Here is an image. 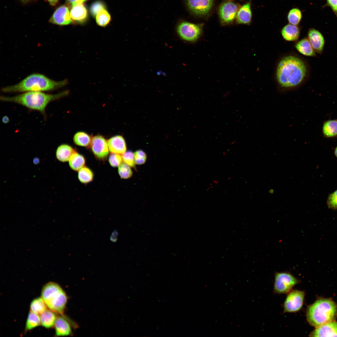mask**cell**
Masks as SVG:
<instances>
[{"label": "cell", "instance_id": "6da1fadb", "mask_svg": "<svg viewBox=\"0 0 337 337\" xmlns=\"http://www.w3.org/2000/svg\"><path fill=\"white\" fill-rule=\"evenodd\" d=\"M307 74V67L303 61L298 57L290 56L283 58L279 62L276 77L281 87L291 88L300 85Z\"/></svg>", "mask_w": 337, "mask_h": 337}, {"label": "cell", "instance_id": "7a4b0ae2", "mask_svg": "<svg viewBox=\"0 0 337 337\" xmlns=\"http://www.w3.org/2000/svg\"><path fill=\"white\" fill-rule=\"evenodd\" d=\"M67 82V80L55 81L42 74L33 73L16 84L2 88V91L5 93L49 91L63 87Z\"/></svg>", "mask_w": 337, "mask_h": 337}, {"label": "cell", "instance_id": "3957f363", "mask_svg": "<svg viewBox=\"0 0 337 337\" xmlns=\"http://www.w3.org/2000/svg\"><path fill=\"white\" fill-rule=\"evenodd\" d=\"M68 92L66 90L51 94L41 91H28L12 97L1 96L0 99L2 101L18 104L45 114L46 108L50 102L65 96Z\"/></svg>", "mask_w": 337, "mask_h": 337}, {"label": "cell", "instance_id": "277c9868", "mask_svg": "<svg viewBox=\"0 0 337 337\" xmlns=\"http://www.w3.org/2000/svg\"><path fill=\"white\" fill-rule=\"evenodd\" d=\"M337 316V305L330 299L317 300L308 307L307 320L311 325L317 327L335 320Z\"/></svg>", "mask_w": 337, "mask_h": 337}, {"label": "cell", "instance_id": "5b68a950", "mask_svg": "<svg viewBox=\"0 0 337 337\" xmlns=\"http://www.w3.org/2000/svg\"><path fill=\"white\" fill-rule=\"evenodd\" d=\"M47 307L54 312L62 314L67 301V296L56 283L50 282L43 287L41 294Z\"/></svg>", "mask_w": 337, "mask_h": 337}, {"label": "cell", "instance_id": "8992f818", "mask_svg": "<svg viewBox=\"0 0 337 337\" xmlns=\"http://www.w3.org/2000/svg\"><path fill=\"white\" fill-rule=\"evenodd\" d=\"M299 282V281L290 272H276L274 290L278 294L289 293Z\"/></svg>", "mask_w": 337, "mask_h": 337}, {"label": "cell", "instance_id": "52a82bcc", "mask_svg": "<svg viewBox=\"0 0 337 337\" xmlns=\"http://www.w3.org/2000/svg\"><path fill=\"white\" fill-rule=\"evenodd\" d=\"M178 33L183 40L194 42L199 38L202 32V25L187 22H182L178 26Z\"/></svg>", "mask_w": 337, "mask_h": 337}, {"label": "cell", "instance_id": "ba28073f", "mask_svg": "<svg viewBox=\"0 0 337 337\" xmlns=\"http://www.w3.org/2000/svg\"><path fill=\"white\" fill-rule=\"evenodd\" d=\"M305 297L301 291H291L287 295L283 304L284 312L294 313L299 311L302 307Z\"/></svg>", "mask_w": 337, "mask_h": 337}, {"label": "cell", "instance_id": "9c48e42d", "mask_svg": "<svg viewBox=\"0 0 337 337\" xmlns=\"http://www.w3.org/2000/svg\"><path fill=\"white\" fill-rule=\"evenodd\" d=\"M239 8L237 4L230 1H226L222 3L219 10L222 22L227 24L232 22L236 18Z\"/></svg>", "mask_w": 337, "mask_h": 337}, {"label": "cell", "instance_id": "30bf717a", "mask_svg": "<svg viewBox=\"0 0 337 337\" xmlns=\"http://www.w3.org/2000/svg\"><path fill=\"white\" fill-rule=\"evenodd\" d=\"M214 0H187L189 10L195 15H205L211 10Z\"/></svg>", "mask_w": 337, "mask_h": 337}, {"label": "cell", "instance_id": "8fae6325", "mask_svg": "<svg viewBox=\"0 0 337 337\" xmlns=\"http://www.w3.org/2000/svg\"><path fill=\"white\" fill-rule=\"evenodd\" d=\"M90 144L93 153L98 158L104 159L108 155L109 150L108 142L102 136L97 135L94 137Z\"/></svg>", "mask_w": 337, "mask_h": 337}, {"label": "cell", "instance_id": "7c38bea8", "mask_svg": "<svg viewBox=\"0 0 337 337\" xmlns=\"http://www.w3.org/2000/svg\"><path fill=\"white\" fill-rule=\"evenodd\" d=\"M56 335L57 336L70 335H72V328L77 327L76 324L71 322L64 316L56 317L54 324Z\"/></svg>", "mask_w": 337, "mask_h": 337}, {"label": "cell", "instance_id": "4fadbf2b", "mask_svg": "<svg viewBox=\"0 0 337 337\" xmlns=\"http://www.w3.org/2000/svg\"><path fill=\"white\" fill-rule=\"evenodd\" d=\"M310 337H337V322L330 321L316 327L311 333Z\"/></svg>", "mask_w": 337, "mask_h": 337}, {"label": "cell", "instance_id": "5bb4252c", "mask_svg": "<svg viewBox=\"0 0 337 337\" xmlns=\"http://www.w3.org/2000/svg\"><path fill=\"white\" fill-rule=\"evenodd\" d=\"M71 20L68 7L66 6L62 5L54 12L50 22L58 25H66L69 24Z\"/></svg>", "mask_w": 337, "mask_h": 337}, {"label": "cell", "instance_id": "9a60e30c", "mask_svg": "<svg viewBox=\"0 0 337 337\" xmlns=\"http://www.w3.org/2000/svg\"><path fill=\"white\" fill-rule=\"evenodd\" d=\"M308 36V39L315 52L321 53L325 45V40L323 35L317 30L311 29L309 30Z\"/></svg>", "mask_w": 337, "mask_h": 337}, {"label": "cell", "instance_id": "2e32d148", "mask_svg": "<svg viewBox=\"0 0 337 337\" xmlns=\"http://www.w3.org/2000/svg\"><path fill=\"white\" fill-rule=\"evenodd\" d=\"M107 142L109 150L112 153L122 155L126 151L125 142L123 137L120 135L111 137Z\"/></svg>", "mask_w": 337, "mask_h": 337}, {"label": "cell", "instance_id": "e0dca14e", "mask_svg": "<svg viewBox=\"0 0 337 337\" xmlns=\"http://www.w3.org/2000/svg\"><path fill=\"white\" fill-rule=\"evenodd\" d=\"M252 12L250 2H247L239 8L236 17L237 23L249 24L252 19Z\"/></svg>", "mask_w": 337, "mask_h": 337}, {"label": "cell", "instance_id": "ac0fdd59", "mask_svg": "<svg viewBox=\"0 0 337 337\" xmlns=\"http://www.w3.org/2000/svg\"><path fill=\"white\" fill-rule=\"evenodd\" d=\"M71 20L76 22H83L87 18V9L82 3L77 4L72 7L70 12Z\"/></svg>", "mask_w": 337, "mask_h": 337}, {"label": "cell", "instance_id": "d6986e66", "mask_svg": "<svg viewBox=\"0 0 337 337\" xmlns=\"http://www.w3.org/2000/svg\"><path fill=\"white\" fill-rule=\"evenodd\" d=\"M281 33L283 38L287 41H294L299 38L300 31L297 25L290 24L285 26L281 31Z\"/></svg>", "mask_w": 337, "mask_h": 337}, {"label": "cell", "instance_id": "ffe728a7", "mask_svg": "<svg viewBox=\"0 0 337 337\" xmlns=\"http://www.w3.org/2000/svg\"><path fill=\"white\" fill-rule=\"evenodd\" d=\"M324 137L332 138L337 137V120H329L325 121L322 127Z\"/></svg>", "mask_w": 337, "mask_h": 337}, {"label": "cell", "instance_id": "44dd1931", "mask_svg": "<svg viewBox=\"0 0 337 337\" xmlns=\"http://www.w3.org/2000/svg\"><path fill=\"white\" fill-rule=\"evenodd\" d=\"M297 50L301 54L308 56H315L316 52L308 38H304L295 44Z\"/></svg>", "mask_w": 337, "mask_h": 337}, {"label": "cell", "instance_id": "7402d4cb", "mask_svg": "<svg viewBox=\"0 0 337 337\" xmlns=\"http://www.w3.org/2000/svg\"><path fill=\"white\" fill-rule=\"evenodd\" d=\"M75 152L70 145L67 144H62L57 148L56 152L57 159L62 162L69 161L72 154Z\"/></svg>", "mask_w": 337, "mask_h": 337}, {"label": "cell", "instance_id": "603a6c76", "mask_svg": "<svg viewBox=\"0 0 337 337\" xmlns=\"http://www.w3.org/2000/svg\"><path fill=\"white\" fill-rule=\"evenodd\" d=\"M69 163L72 169L78 171L84 166L85 160L83 156L75 152L70 157Z\"/></svg>", "mask_w": 337, "mask_h": 337}, {"label": "cell", "instance_id": "cb8c5ba5", "mask_svg": "<svg viewBox=\"0 0 337 337\" xmlns=\"http://www.w3.org/2000/svg\"><path fill=\"white\" fill-rule=\"evenodd\" d=\"M52 311L46 310L40 315L41 324L46 328H50L54 325L56 317Z\"/></svg>", "mask_w": 337, "mask_h": 337}, {"label": "cell", "instance_id": "d4e9b609", "mask_svg": "<svg viewBox=\"0 0 337 337\" xmlns=\"http://www.w3.org/2000/svg\"><path fill=\"white\" fill-rule=\"evenodd\" d=\"M31 311L38 315H40L47 310V305L42 298L34 299L30 304Z\"/></svg>", "mask_w": 337, "mask_h": 337}, {"label": "cell", "instance_id": "484cf974", "mask_svg": "<svg viewBox=\"0 0 337 337\" xmlns=\"http://www.w3.org/2000/svg\"><path fill=\"white\" fill-rule=\"evenodd\" d=\"M73 140L76 144L84 147L88 146L91 141L90 136L83 132L76 133L74 136Z\"/></svg>", "mask_w": 337, "mask_h": 337}, {"label": "cell", "instance_id": "4316f807", "mask_svg": "<svg viewBox=\"0 0 337 337\" xmlns=\"http://www.w3.org/2000/svg\"><path fill=\"white\" fill-rule=\"evenodd\" d=\"M41 323L40 318L38 315L30 311L27 320L25 330L27 331L33 329L38 326Z\"/></svg>", "mask_w": 337, "mask_h": 337}, {"label": "cell", "instance_id": "83f0119b", "mask_svg": "<svg viewBox=\"0 0 337 337\" xmlns=\"http://www.w3.org/2000/svg\"><path fill=\"white\" fill-rule=\"evenodd\" d=\"M78 178L82 183H87L92 180L93 174L89 168L84 166L78 171Z\"/></svg>", "mask_w": 337, "mask_h": 337}, {"label": "cell", "instance_id": "f1b7e54d", "mask_svg": "<svg viewBox=\"0 0 337 337\" xmlns=\"http://www.w3.org/2000/svg\"><path fill=\"white\" fill-rule=\"evenodd\" d=\"M97 24L101 27H105L110 22L111 17L108 12L105 9L100 10L95 16Z\"/></svg>", "mask_w": 337, "mask_h": 337}, {"label": "cell", "instance_id": "f546056e", "mask_svg": "<svg viewBox=\"0 0 337 337\" xmlns=\"http://www.w3.org/2000/svg\"><path fill=\"white\" fill-rule=\"evenodd\" d=\"M302 18L300 11L297 8H293L289 12L287 19L289 23L295 25H298Z\"/></svg>", "mask_w": 337, "mask_h": 337}, {"label": "cell", "instance_id": "4dcf8cb0", "mask_svg": "<svg viewBox=\"0 0 337 337\" xmlns=\"http://www.w3.org/2000/svg\"><path fill=\"white\" fill-rule=\"evenodd\" d=\"M118 167V172L121 178L128 179L132 176L133 172L131 167L126 163L122 162Z\"/></svg>", "mask_w": 337, "mask_h": 337}, {"label": "cell", "instance_id": "1f68e13d", "mask_svg": "<svg viewBox=\"0 0 337 337\" xmlns=\"http://www.w3.org/2000/svg\"><path fill=\"white\" fill-rule=\"evenodd\" d=\"M327 204L329 208L337 210V189L329 195L327 200Z\"/></svg>", "mask_w": 337, "mask_h": 337}, {"label": "cell", "instance_id": "d6a6232c", "mask_svg": "<svg viewBox=\"0 0 337 337\" xmlns=\"http://www.w3.org/2000/svg\"><path fill=\"white\" fill-rule=\"evenodd\" d=\"M123 161L131 167H134L136 164L134 161V153L129 151H126L122 155Z\"/></svg>", "mask_w": 337, "mask_h": 337}, {"label": "cell", "instance_id": "836d02e7", "mask_svg": "<svg viewBox=\"0 0 337 337\" xmlns=\"http://www.w3.org/2000/svg\"><path fill=\"white\" fill-rule=\"evenodd\" d=\"M134 154L136 164L141 165L145 162L147 159V155L143 150H137L134 153Z\"/></svg>", "mask_w": 337, "mask_h": 337}, {"label": "cell", "instance_id": "e575fe53", "mask_svg": "<svg viewBox=\"0 0 337 337\" xmlns=\"http://www.w3.org/2000/svg\"><path fill=\"white\" fill-rule=\"evenodd\" d=\"M122 156L118 154L112 153L109 158L110 164L114 167H118L122 162Z\"/></svg>", "mask_w": 337, "mask_h": 337}, {"label": "cell", "instance_id": "d590c367", "mask_svg": "<svg viewBox=\"0 0 337 337\" xmlns=\"http://www.w3.org/2000/svg\"><path fill=\"white\" fill-rule=\"evenodd\" d=\"M105 7L102 2L100 1L96 2L92 4L90 8V12L94 17L96 16L97 13L101 10L105 9Z\"/></svg>", "mask_w": 337, "mask_h": 337}, {"label": "cell", "instance_id": "8d00e7d4", "mask_svg": "<svg viewBox=\"0 0 337 337\" xmlns=\"http://www.w3.org/2000/svg\"><path fill=\"white\" fill-rule=\"evenodd\" d=\"M87 0H66L67 4L71 7L75 5L82 4Z\"/></svg>", "mask_w": 337, "mask_h": 337}, {"label": "cell", "instance_id": "74e56055", "mask_svg": "<svg viewBox=\"0 0 337 337\" xmlns=\"http://www.w3.org/2000/svg\"><path fill=\"white\" fill-rule=\"evenodd\" d=\"M327 1L332 9L337 12V0H327Z\"/></svg>", "mask_w": 337, "mask_h": 337}, {"label": "cell", "instance_id": "f35d334b", "mask_svg": "<svg viewBox=\"0 0 337 337\" xmlns=\"http://www.w3.org/2000/svg\"><path fill=\"white\" fill-rule=\"evenodd\" d=\"M118 235V232L116 230H115L112 232L110 236V240L112 242H116L117 240Z\"/></svg>", "mask_w": 337, "mask_h": 337}, {"label": "cell", "instance_id": "ab89813d", "mask_svg": "<svg viewBox=\"0 0 337 337\" xmlns=\"http://www.w3.org/2000/svg\"><path fill=\"white\" fill-rule=\"evenodd\" d=\"M52 6H54L56 5L59 0H46Z\"/></svg>", "mask_w": 337, "mask_h": 337}, {"label": "cell", "instance_id": "60d3db41", "mask_svg": "<svg viewBox=\"0 0 337 337\" xmlns=\"http://www.w3.org/2000/svg\"><path fill=\"white\" fill-rule=\"evenodd\" d=\"M9 120V118L7 116H4L2 117V122L3 123L6 124L8 122Z\"/></svg>", "mask_w": 337, "mask_h": 337}, {"label": "cell", "instance_id": "b9f144b4", "mask_svg": "<svg viewBox=\"0 0 337 337\" xmlns=\"http://www.w3.org/2000/svg\"><path fill=\"white\" fill-rule=\"evenodd\" d=\"M334 153L336 157L337 158V146L335 149Z\"/></svg>", "mask_w": 337, "mask_h": 337}, {"label": "cell", "instance_id": "7bdbcfd3", "mask_svg": "<svg viewBox=\"0 0 337 337\" xmlns=\"http://www.w3.org/2000/svg\"></svg>", "mask_w": 337, "mask_h": 337}]
</instances>
